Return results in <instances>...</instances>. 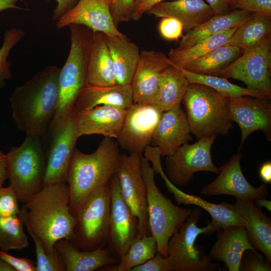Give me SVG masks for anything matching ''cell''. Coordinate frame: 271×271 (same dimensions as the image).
Listing matches in <instances>:
<instances>
[{
  "mask_svg": "<svg viewBox=\"0 0 271 271\" xmlns=\"http://www.w3.org/2000/svg\"><path fill=\"white\" fill-rule=\"evenodd\" d=\"M17 195L11 185L0 187V217L18 215L20 211Z\"/></svg>",
  "mask_w": 271,
  "mask_h": 271,
  "instance_id": "cell-41",
  "label": "cell"
},
{
  "mask_svg": "<svg viewBox=\"0 0 271 271\" xmlns=\"http://www.w3.org/2000/svg\"><path fill=\"white\" fill-rule=\"evenodd\" d=\"M191 133L186 114L181 105L163 112L151 145L158 148L162 157L171 156L192 140Z\"/></svg>",
  "mask_w": 271,
  "mask_h": 271,
  "instance_id": "cell-20",
  "label": "cell"
},
{
  "mask_svg": "<svg viewBox=\"0 0 271 271\" xmlns=\"http://www.w3.org/2000/svg\"><path fill=\"white\" fill-rule=\"evenodd\" d=\"M131 271H174L168 257L159 252L145 263L133 267Z\"/></svg>",
  "mask_w": 271,
  "mask_h": 271,
  "instance_id": "cell-45",
  "label": "cell"
},
{
  "mask_svg": "<svg viewBox=\"0 0 271 271\" xmlns=\"http://www.w3.org/2000/svg\"><path fill=\"white\" fill-rule=\"evenodd\" d=\"M180 69L189 83H196L207 85L225 97H237L247 95L271 98V94L238 86L230 82L224 77L212 75L199 74L183 69Z\"/></svg>",
  "mask_w": 271,
  "mask_h": 271,
  "instance_id": "cell-36",
  "label": "cell"
},
{
  "mask_svg": "<svg viewBox=\"0 0 271 271\" xmlns=\"http://www.w3.org/2000/svg\"><path fill=\"white\" fill-rule=\"evenodd\" d=\"M25 32L21 29L12 28L4 35L3 44L0 48V89L4 87L12 76V61L8 60L12 48L23 38Z\"/></svg>",
  "mask_w": 271,
  "mask_h": 271,
  "instance_id": "cell-39",
  "label": "cell"
},
{
  "mask_svg": "<svg viewBox=\"0 0 271 271\" xmlns=\"http://www.w3.org/2000/svg\"><path fill=\"white\" fill-rule=\"evenodd\" d=\"M126 110L112 106L101 105L76 113L78 138L84 135L100 134L116 139L121 129Z\"/></svg>",
  "mask_w": 271,
  "mask_h": 271,
  "instance_id": "cell-21",
  "label": "cell"
},
{
  "mask_svg": "<svg viewBox=\"0 0 271 271\" xmlns=\"http://www.w3.org/2000/svg\"><path fill=\"white\" fill-rule=\"evenodd\" d=\"M70 197L66 182L48 184L24 204L18 214L49 253L59 240L74 238L76 218L70 211Z\"/></svg>",
  "mask_w": 271,
  "mask_h": 271,
  "instance_id": "cell-2",
  "label": "cell"
},
{
  "mask_svg": "<svg viewBox=\"0 0 271 271\" xmlns=\"http://www.w3.org/2000/svg\"><path fill=\"white\" fill-rule=\"evenodd\" d=\"M54 246L63 258L66 271H93L118 260L113 257L108 247L105 246L85 251L72 242L62 239L57 241Z\"/></svg>",
  "mask_w": 271,
  "mask_h": 271,
  "instance_id": "cell-27",
  "label": "cell"
},
{
  "mask_svg": "<svg viewBox=\"0 0 271 271\" xmlns=\"http://www.w3.org/2000/svg\"><path fill=\"white\" fill-rule=\"evenodd\" d=\"M120 155L117 141L106 137L91 154L75 149L66 178L70 211L75 216L90 194L108 184L116 173Z\"/></svg>",
  "mask_w": 271,
  "mask_h": 271,
  "instance_id": "cell-3",
  "label": "cell"
},
{
  "mask_svg": "<svg viewBox=\"0 0 271 271\" xmlns=\"http://www.w3.org/2000/svg\"><path fill=\"white\" fill-rule=\"evenodd\" d=\"M182 102L191 132L198 140L226 135L233 128L226 98L213 88L189 83Z\"/></svg>",
  "mask_w": 271,
  "mask_h": 271,
  "instance_id": "cell-5",
  "label": "cell"
},
{
  "mask_svg": "<svg viewBox=\"0 0 271 271\" xmlns=\"http://www.w3.org/2000/svg\"><path fill=\"white\" fill-rule=\"evenodd\" d=\"M202 215L199 208L193 209L180 229L170 238L167 256L174 271H214L221 264L213 262L204 249L195 243L200 234L209 236L208 224L199 227L197 223Z\"/></svg>",
  "mask_w": 271,
  "mask_h": 271,
  "instance_id": "cell-8",
  "label": "cell"
},
{
  "mask_svg": "<svg viewBox=\"0 0 271 271\" xmlns=\"http://www.w3.org/2000/svg\"><path fill=\"white\" fill-rule=\"evenodd\" d=\"M251 13L240 9L215 15L206 22L187 32L180 41L177 49L189 48L198 42L222 31L238 27Z\"/></svg>",
  "mask_w": 271,
  "mask_h": 271,
  "instance_id": "cell-30",
  "label": "cell"
},
{
  "mask_svg": "<svg viewBox=\"0 0 271 271\" xmlns=\"http://www.w3.org/2000/svg\"><path fill=\"white\" fill-rule=\"evenodd\" d=\"M216 232V241L208 255L212 260L224 262L229 271H239L243 252L247 249L256 250L248 240L245 227L234 225Z\"/></svg>",
  "mask_w": 271,
  "mask_h": 271,
  "instance_id": "cell-24",
  "label": "cell"
},
{
  "mask_svg": "<svg viewBox=\"0 0 271 271\" xmlns=\"http://www.w3.org/2000/svg\"><path fill=\"white\" fill-rule=\"evenodd\" d=\"M157 252V242L152 235L136 237L119 259L118 264L107 270L131 271L133 267L154 257Z\"/></svg>",
  "mask_w": 271,
  "mask_h": 271,
  "instance_id": "cell-35",
  "label": "cell"
},
{
  "mask_svg": "<svg viewBox=\"0 0 271 271\" xmlns=\"http://www.w3.org/2000/svg\"><path fill=\"white\" fill-rule=\"evenodd\" d=\"M189 84L181 69L171 64L161 75L152 104L163 112L181 106Z\"/></svg>",
  "mask_w": 271,
  "mask_h": 271,
  "instance_id": "cell-31",
  "label": "cell"
},
{
  "mask_svg": "<svg viewBox=\"0 0 271 271\" xmlns=\"http://www.w3.org/2000/svg\"><path fill=\"white\" fill-rule=\"evenodd\" d=\"M0 258L15 271H36V262L27 257H16L0 250Z\"/></svg>",
  "mask_w": 271,
  "mask_h": 271,
  "instance_id": "cell-46",
  "label": "cell"
},
{
  "mask_svg": "<svg viewBox=\"0 0 271 271\" xmlns=\"http://www.w3.org/2000/svg\"><path fill=\"white\" fill-rule=\"evenodd\" d=\"M57 5L54 10L52 19L59 20L63 15L71 10L78 3V0H56Z\"/></svg>",
  "mask_w": 271,
  "mask_h": 271,
  "instance_id": "cell-48",
  "label": "cell"
},
{
  "mask_svg": "<svg viewBox=\"0 0 271 271\" xmlns=\"http://www.w3.org/2000/svg\"><path fill=\"white\" fill-rule=\"evenodd\" d=\"M215 15L227 13L229 5L227 0H206Z\"/></svg>",
  "mask_w": 271,
  "mask_h": 271,
  "instance_id": "cell-49",
  "label": "cell"
},
{
  "mask_svg": "<svg viewBox=\"0 0 271 271\" xmlns=\"http://www.w3.org/2000/svg\"><path fill=\"white\" fill-rule=\"evenodd\" d=\"M60 68L50 65L16 87L10 96L12 118L26 136L45 135L55 113Z\"/></svg>",
  "mask_w": 271,
  "mask_h": 271,
  "instance_id": "cell-1",
  "label": "cell"
},
{
  "mask_svg": "<svg viewBox=\"0 0 271 271\" xmlns=\"http://www.w3.org/2000/svg\"><path fill=\"white\" fill-rule=\"evenodd\" d=\"M259 175L261 180L265 183H271V162L267 161L263 163L259 170Z\"/></svg>",
  "mask_w": 271,
  "mask_h": 271,
  "instance_id": "cell-50",
  "label": "cell"
},
{
  "mask_svg": "<svg viewBox=\"0 0 271 271\" xmlns=\"http://www.w3.org/2000/svg\"><path fill=\"white\" fill-rule=\"evenodd\" d=\"M8 179L19 201L28 202L43 187L46 155L40 137L26 136L6 154Z\"/></svg>",
  "mask_w": 271,
  "mask_h": 271,
  "instance_id": "cell-7",
  "label": "cell"
},
{
  "mask_svg": "<svg viewBox=\"0 0 271 271\" xmlns=\"http://www.w3.org/2000/svg\"><path fill=\"white\" fill-rule=\"evenodd\" d=\"M87 85H117L114 65L104 34L93 32L90 47L86 75Z\"/></svg>",
  "mask_w": 271,
  "mask_h": 271,
  "instance_id": "cell-28",
  "label": "cell"
},
{
  "mask_svg": "<svg viewBox=\"0 0 271 271\" xmlns=\"http://www.w3.org/2000/svg\"><path fill=\"white\" fill-rule=\"evenodd\" d=\"M24 225L19 215L0 217V250L7 252L11 250H21L29 246Z\"/></svg>",
  "mask_w": 271,
  "mask_h": 271,
  "instance_id": "cell-37",
  "label": "cell"
},
{
  "mask_svg": "<svg viewBox=\"0 0 271 271\" xmlns=\"http://www.w3.org/2000/svg\"><path fill=\"white\" fill-rule=\"evenodd\" d=\"M104 37L112 59L117 84H131L140 58L139 47L127 38L104 34Z\"/></svg>",
  "mask_w": 271,
  "mask_h": 271,
  "instance_id": "cell-29",
  "label": "cell"
},
{
  "mask_svg": "<svg viewBox=\"0 0 271 271\" xmlns=\"http://www.w3.org/2000/svg\"><path fill=\"white\" fill-rule=\"evenodd\" d=\"M142 155L121 154L115 173L122 197L138 219V237L152 235L147 210L146 188L142 174Z\"/></svg>",
  "mask_w": 271,
  "mask_h": 271,
  "instance_id": "cell-11",
  "label": "cell"
},
{
  "mask_svg": "<svg viewBox=\"0 0 271 271\" xmlns=\"http://www.w3.org/2000/svg\"><path fill=\"white\" fill-rule=\"evenodd\" d=\"M255 204L258 207H265L267 210H271V201L266 198H259L254 200Z\"/></svg>",
  "mask_w": 271,
  "mask_h": 271,
  "instance_id": "cell-53",
  "label": "cell"
},
{
  "mask_svg": "<svg viewBox=\"0 0 271 271\" xmlns=\"http://www.w3.org/2000/svg\"><path fill=\"white\" fill-rule=\"evenodd\" d=\"M147 14L157 18L170 17L180 21L186 33L206 22L215 14L203 0H175L161 2Z\"/></svg>",
  "mask_w": 271,
  "mask_h": 271,
  "instance_id": "cell-25",
  "label": "cell"
},
{
  "mask_svg": "<svg viewBox=\"0 0 271 271\" xmlns=\"http://www.w3.org/2000/svg\"><path fill=\"white\" fill-rule=\"evenodd\" d=\"M270 261L262 253L247 249L243 253L239 271H270Z\"/></svg>",
  "mask_w": 271,
  "mask_h": 271,
  "instance_id": "cell-40",
  "label": "cell"
},
{
  "mask_svg": "<svg viewBox=\"0 0 271 271\" xmlns=\"http://www.w3.org/2000/svg\"><path fill=\"white\" fill-rule=\"evenodd\" d=\"M166 1L167 0H134L131 20L139 21L151 8L156 5Z\"/></svg>",
  "mask_w": 271,
  "mask_h": 271,
  "instance_id": "cell-47",
  "label": "cell"
},
{
  "mask_svg": "<svg viewBox=\"0 0 271 271\" xmlns=\"http://www.w3.org/2000/svg\"><path fill=\"white\" fill-rule=\"evenodd\" d=\"M0 271H15L9 264L0 258Z\"/></svg>",
  "mask_w": 271,
  "mask_h": 271,
  "instance_id": "cell-54",
  "label": "cell"
},
{
  "mask_svg": "<svg viewBox=\"0 0 271 271\" xmlns=\"http://www.w3.org/2000/svg\"><path fill=\"white\" fill-rule=\"evenodd\" d=\"M233 209L245 222L248 240L253 247L271 262V220L252 200L236 199Z\"/></svg>",
  "mask_w": 271,
  "mask_h": 271,
  "instance_id": "cell-23",
  "label": "cell"
},
{
  "mask_svg": "<svg viewBox=\"0 0 271 271\" xmlns=\"http://www.w3.org/2000/svg\"><path fill=\"white\" fill-rule=\"evenodd\" d=\"M8 179L6 154L0 150V187Z\"/></svg>",
  "mask_w": 271,
  "mask_h": 271,
  "instance_id": "cell-51",
  "label": "cell"
},
{
  "mask_svg": "<svg viewBox=\"0 0 271 271\" xmlns=\"http://www.w3.org/2000/svg\"><path fill=\"white\" fill-rule=\"evenodd\" d=\"M212 75L239 80L247 88L271 94V35Z\"/></svg>",
  "mask_w": 271,
  "mask_h": 271,
  "instance_id": "cell-10",
  "label": "cell"
},
{
  "mask_svg": "<svg viewBox=\"0 0 271 271\" xmlns=\"http://www.w3.org/2000/svg\"><path fill=\"white\" fill-rule=\"evenodd\" d=\"M270 34L271 18L251 13L226 44L239 47L242 53L258 45Z\"/></svg>",
  "mask_w": 271,
  "mask_h": 271,
  "instance_id": "cell-32",
  "label": "cell"
},
{
  "mask_svg": "<svg viewBox=\"0 0 271 271\" xmlns=\"http://www.w3.org/2000/svg\"><path fill=\"white\" fill-rule=\"evenodd\" d=\"M162 18L158 29L163 38L167 40H178L183 37V26L180 21L170 17Z\"/></svg>",
  "mask_w": 271,
  "mask_h": 271,
  "instance_id": "cell-44",
  "label": "cell"
},
{
  "mask_svg": "<svg viewBox=\"0 0 271 271\" xmlns=\"http://www.w3.org/2000/svg\"><path fill=\"white\" fill-rule=\"evenodd\" d=\"M108 186L110 204L106 243L112 255L119 260L137 237L138 221L122 197L116 174L109 182Z\"/></svg>",
  "mask_w": 271,
  "mask_h": 271,
  "instance_id": "cell-13",
  "label": "cell"
},
{
  "mask_svg": "<svg viewBox=\"0 0 271 271\" xmlns=\"http://www.w3.org/2000/svg\"><path fill=\"white\" fill-rule=\"evenodd\" d=\"M229 1H231V0H227V2H229Z\"/></svg>",
  "mask_w": 271,
  "mask_h": 271,
  "instance_id": "cell-55",
  "label": "cell"
},
{
  "mask_svg": "<svg viewBox=\"0 0 271 271\" xmlns=\"http://www.w3.org/2000/svg\"><path fill=\"white\" fill-rule=\"evenodd\" d=\"M236 28L228 29L215 34L186 49H171L168 55L171 64L179 68L183 69L191 61L226 44Z\"/></svg>",
  "mask_w": 271,
  "mask_h": 271,
  "instance_id": "cell-34",
  "label": "cell"
},
{
  "mask_svg": "<svg viewBox=\"0 0 271 271\" xmlns=\"http://www.w3.org/2000/svg\"><path fill=\"white\" fill-rule=\"evenodd\" d=\"M141 169L146 188L151 234L156 239L158 252L167 257L170 238L185 222L192 210L175 205L162 193L156 185L154 170L149 161L143 155Z\"/></svg>",
  "mask_w": 271,
  "mask_h": 271,
  "instance_id": "cell-6",
  "label": "cell"
},
{
  "mask_svg": "<svg viewBox=\"0 0 271 271\" xmlns=\"http://www.w3.org/2000/svg\"><path fill=\"white\" fill-rule=\"evenodd\" d=\"M242 54L234 45H223L188 63L183 68L202 75H213L234 61Z\"/></svg>",
  "mask_w": 271,
  "mask_h": 271,
  "instance_id": "cell-33",
  "label": "cell"
},
{
  "mask_svg": "<svg viewBox=\"0 0 271 271\" xmlns=\"http://www.w3.org/2000/svg\"><path fill=\"white\" fill-rule=\"evenodd\" d=\"M26 227L35 244L37 259L36 271H66L63 258L56 248L54 247L49 253L41 239L28 226Z\"/></svg>",
  "mask_w": 271,
  "mask_h": 271,
  "instance_id": "cell-38",
  "label": "cell"
},
{
  "mask_svg": "<svg viewBox=\"0 0 271 271\" xmlns=\"http://www.w3.org/2000/svg\"><path fill=\"white\" fill-rule=\"evenodd\" d=\"M242 154L238 152L219 168L218 176L202 187L201 193L207 196L228 195L236 199L252 200L266 198L268 196L267 186L259 187L251 185L244 176L240 162Z\"/></svg>",
  "mask_w": 271,
  "mask_h": 271,
  "instance_id": "cell-17",
  "label": "cell"
},
{
  "mask_svg": "<svg viewBox=\"0 0 271 271\" xmlns=\"http://www.w3.org/2000/svg\"><path fill=\"white\" fill-rule=\"evenodd\" d=\"M22 0H0V12L10 9H22L17 3Z\"/></svg>",
  "mask_w": 271,
  "mask_h": 271,
  "instance_id": "cell-52",
  "label": "cell"
},
{
  "mask_svg": "<svg viewBox=\"0 0 271 271\" xmlns=\"http://www.w3.org/2000/svg\"><path fill=\"white\" fill-rule=\"evenodd\" d=\"M226 98L231 119L238 124L241 131L239 152L255 131H262L266 139L271 141L270 98L247 95Z\"/></svg>",
  "mask_w": 271,
  "mask_h": 271,
  "instance_id": "cell-15",
  "label": "cell"
},
{
  "mask_svg": "<svg viewBox=\"0 0 271 271\" xmlns=\"http://www.w3.org/2000/svg\"><path fill=\"white\" fill-rule=\"evenodd\" d=\"M161 176L164 180L168 191L173 195L179 205H196L210 214L212 220L208 222L210 226L209 235L228 226L237 225L245 226V221L233 209L232 204L227 202L214 204L199 196L187 194L173 184L165 173Z\"/></svg>",
  "mask_w": 271,
  "mask_h": 271,
  "instance_id": "cell-22",
  "label": "cell"
},
{
  "mask_svg": "<svg viewBox=\"0 0 271 271\" xmlns=\"http://www.w3.org/2000/svg\"><path fill=\"white\" fill-rule=\"evenodd\" d=\"M110 204L108 184L94 191L79 208L71 242L80 249L90 251L105 246Z\"/></svg>",
  "mask_w": 271,
  "mask_h": 271,
  "instance_id": "cell-9",
  "label": "cell"
},
{
  "mask_svg": "<svg viewBox=\"0 0 271 271\" xmlns=\"http://www.w3.org/2000/svg\"><path fill=\"white\" fill-rule=\"evenodd\" d=\"M228 4L234 9L245 10L271 18V0H231Z\"/></svg>",
  "mask_w": 271,
  "mask_h": 271,
  "instance_id": "cell-42",
  "label": "cell"
},
{
  "mask_svg": "<svg viewBox=\"0 0 271 271\" xmlns=\"http://www.w3.org/2000/svg\"><path fill=\"white\" fill-rule=\"evenodd\" d=\"M110 5V0H78L71 10L57 21L56 27L61 29L71 25H78L88 28L93 32L126 38L115 25Z\"/></svg>",
  "mask_w": 271,
  "mask_h": 271,
  "instance_id": "cell-18",
  "label": "cell"
},
{
  "mask_svg": "<svg viewBox=\"0 0 271 271\" xmlns=\"http://www.w3.org/2000/svg\"><path fill=\"white\" fill-rule=\"evenodd\" d=\"M133 103L131 84L111 86L86 85L77 99L73 111L80 112L98 106H112L127 109Z\"/></svg>",
  "mask_w": 271,
  "mask_h": 271,
  "instance_id": "cell-26",
  "label": "cell"
},
{
  "mask_svg": "<svg viewBox=\"0 0 271 271\" xmlns=\"http://www.w3.org/2000/svg\"><path fill=\"white\" fill-rule=\"evenodd\" d=\"M76 113L73 110L68 118L51 134L52 140L46 155L43 187L52 183L66 182L71 158L75 149L77 132Z\"/></svg>",
  "mask_w": 271,
  "mask_h": 271,
  "instance_id": "cell-16",
  "label": "cell"
},
{
  "mask_svg": "<svg viewBox=\"0 0 271 271\" xmlns=\"http://www.w3.org/2000/svg\"><path fill=\"white\" fill-rule=\"evenodd\" d=\"M216 137L203 138L193 144L180 146L172 155L166 156V176L177 187L186 186L195 173L208 172L219 174V168L213 163L211 149Z\"/></svg>",
  "mask_w": 271,
  "mask_h": 271,
  "instance_id": "cell-12",
  "label": "cell"
},
{
  "mask_svg": "<svg viewBox=\"0 0 271 271\" xmlns=\"http://www.w3.org/2000/svg\"><path fill=\"white\" fill-rule=\"evenodd\" d=\"M111 14L116 27L122 22L131 20L134 0H110Z\"/></svg>",
  "mask_w": 271,
  "mask_h": 271,
  "instance_id": "cell-43",
  "label": "cell"
},
{
  "mask_svg": "<svg viewBox=\"0 0 271 271\" xmlns=\"http://www.w3.org/2000/svg\"><path fill=\"white\" fill-rule=\"evenodd\" d=\"M68 27L70 48L58 76V102L49 128L51 134L69 116L77 99L87 85V63L93 32L81 25H71Z\"/></svg>",
  "mask_w": 271,
  "mask_h": 271,
  "instance_id": "cell-4",
  "label": "cell"
},
{
  "mask_svg": "<svg viewBox=\"0 0 271 271\" xmlns=\"http://www.w3.org/2000/svg\"><path fill=\"white\" fill-rule=\"evenodd\" d=\"M164 112L152 104L134 103L126 109L123 123L116 139L129 154H143L151 145L155 130Z\"/></svg>",
  "mask_w": 271,
  "mask_h": 271,
  "instance_id": "cell-14",
  "label": "cell"
},
{
  "mask_svg": "<svg viewBox=\"0 0 271 271\" xmlns=\"http://www.w3.org/2000/svg\"><path fill=\"white\" fill-rule=\"evenodd\" d=\"M165 53L159 51L143 50L131 85L133 103L152 104L158 91L162 73L171 65Z\"/></svg>",
  "mask_w": 271,
  "mask_h": 271,
  "instance_id": "cell-19",
  "label": "cell"
}]
</instances>
